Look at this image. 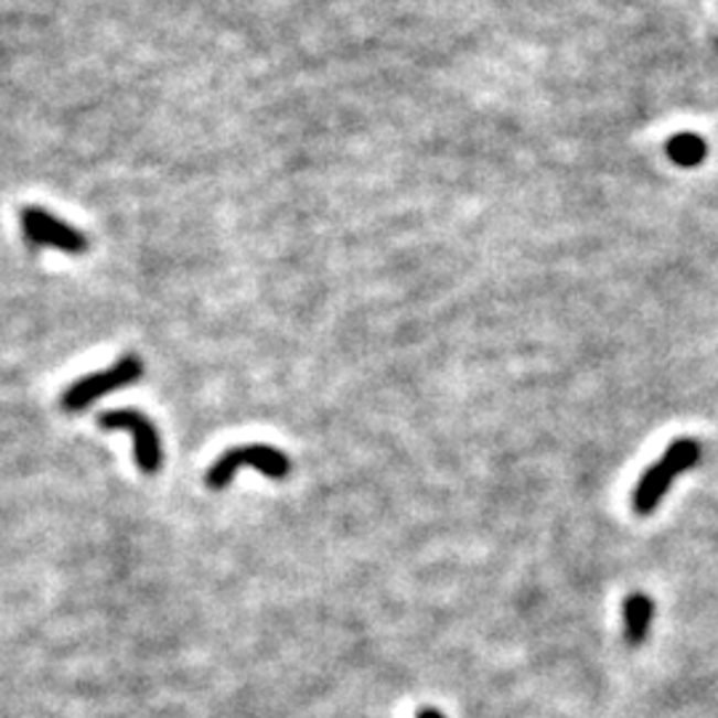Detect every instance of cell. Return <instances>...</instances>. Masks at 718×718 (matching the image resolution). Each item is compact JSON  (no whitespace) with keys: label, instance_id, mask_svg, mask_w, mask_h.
<instances>
[{"label":"cell","instance_id":"obj_3","mask_svg":"<svg viewBox=\"0 0 718 718\" xmlns=\"http://www.w3.org/2000/svg\"><path fill=\"white\" fill-rule=\"evenodd\" d=\"M99 426L107 431H126L133 439V458L144 474H158L163 469V439H160L158 426L136 407H122V410H107L99 416Z\"/></svg>","mask_w":718,"mask_h":718},{"label":"cell","instance_id":"obj_5","mask_svg":"<svg viewBox=\"0 0 718 718\" xmlns=\"http://www.w3.org/2000/svg\"><path fill=\"white\" fill-rule=\"evenodd\" d=\"M22 232L30 243L43 245V248H56L62 254L81 256L88 250V239L81 229L51 216L49 211L32 208V205L22 211Z\"/></svg>","mask_w":718,"mask_h":718},{"label":"cell","instance_id":"obj_2","mask_svg":"<svg viewBox=\"0 0 718 718\" xmlns=\"http://www.w3.org/2000/svg\"><path fill=\"white\" fill-rule=\"evenodd\" d=\"M141 373H144V362L136 357V354H126V357L112 362L107 371L90 373L86 378L69 384L67 389H64L60 403L67 412H83L86 407L109 397L112 392H118L122 386L139 381Z\"/></svg>","mask_w":718,"mask_h":718},{"label":"cell","instance_id":"obj_8","mask_svg":"<svg viewBox=\"0 0 718 718\" xmlns=\"http://www.w3.org/2000/svg\"><path fill=\"white\" fill-rule=\"evenodd\" d=\"M416 718H444V716L439 714V710H435V708H424V710H418Z\"/></svg>","mask_w":718,"mask_h":718},{"label":"cell","instance_id":"obj_1","mask_svg":"<svg viewBox=\"0 0 718 718\" xmlns=\"http://www.w3.org/2000/svg\"><path fill=\"white\" fill-rule=\"evenodd\" d=\"M703 458V448L697 439H676L674 444H668V450L663 452V458L644 471V476L639 479L636 490H633V511L636 514H652L660 506L671 484L676 482L678 474H684L687 469H695Z\"/></svg>","mask_w":718,"mask_h":718},{"label":"cell","instance_id":"obj_7","mask_svg":"<svg viewBox=\"0 0 718 718\" xmlns=\"http://www.w3.org/2000/svg\"><path fill=\"white\" fill-rule=\"evenodd\" d=\"M665 150H668V158L674 160L676 165L695 168V165H700L705 160V154H708V144H705L697 133L684 131V133H676L674 139L668 141V147H665Z\"/></svg>","mask_w":718,"mask_h":718},{"label":"cell","instance_id":"obj_4","mask_svg":"<svg viewBox=\"0 0 718 718\" xmlns=\"http://www.w3.org/2000/svg\"><path fill=\"white\" fill-rule=\"evenodd\" d=\"M243 465H254V469L269 479H285L290 474V469H293V463H290V458L282 450L269 448V444H245V448L226 450L211 465L205 482H208L211 490H224Z\"/></svg>","mask_w":718,"mask_h":718},{"label":"cell","instance_id":"obj_6","mask_svg":"<svg viewBox=\"0 0 718 718\" xmlns=\"http://www.w3.org/2000/svg\"><path fill=\"white\" fill-rule=\"evenodd\" d=\"M652 618H655V601L646 593H631L623 604V623H625V639L629 644L639 646L644 644V639L650 636Z\"/></svg>","mask_w":718,"mask_h":718}]
</instances>
